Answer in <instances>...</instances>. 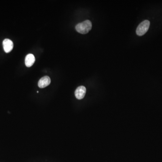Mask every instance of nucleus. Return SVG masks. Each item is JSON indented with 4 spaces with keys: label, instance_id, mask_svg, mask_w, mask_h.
Listing matches in <instances>:
<instances>
[{
    "label": "nucleus",
    "instance_id": "obj_4",
    "mask_svg": "<svg viewBox=\"0 0 162 162\" xmlns=\"http://www.w3.org/2000/svg\"><path fill=\"white\" fill-rule=\"evenodd\" d=\"M3 46L5 52L9 53L13 48V42L9 39H6L3 41Z\"/></svg>",
    "mask_w": 162,
    "mask_h": 162
},
{
    "label": "nucleus",
    "instance_id": "obj_1",
    "mask_svg": "<svg viewBox=\"0 0 162 162\" xmlns=\"http://www.w3.org/2000/svg\"><path fill=\"white\" fill-rule=\"evenodd\" d=\"M91 28L92 24L89 20H86L84 22L78 24L75 27L77 32L83 34L88 33L91 30Z\"/></svg>",
    "mask_w": 162,
    "mask_h": 162
},
{
    "label": "nucleus",
    "instance_id": "obj_6",
    "mask_svg": "<svg viewBox=\"0 0 162 162\" xmlns=\"http://www.w3.org/2000/svg\"><path fill=\"white\" fill-rule=\"evenodd\" d=\"M35 58L34 55L29 54L27 55L25 59V65L27 67H30L34 63Z\"/></svg>",
    "mask_w": 162,
    "mask_h": 162
},
{
    "label": "nucleus",
    "instance_id": "obj_3",
    "mask_svg": "<svg viewBox=\"0 0 162 162\" xmlns=\"http://www.w3.org/2000/svg\"><path fill=\"white\" fill-rule=\"evenodd\" d=\"M86 93V88L85 86H81L76 89L75 91V96L79 100H81L84 97Z\"/></svg>",
    "mask_w": 162,
    "mask_h": 162
},
{
    "label": "nucleus",
    "instance_id": "obj_5",
    "mask_svg": "<svg viewBox=\"0 0 162 162\" xmlns=\"http://www.w3.org/2000/svg\"><path fill=\"white\" fill-rule=\"evenodd\" d=\"M51 80L48 76H44L39 81L38 86L41 88H45L51 83Z\"/></svg>",
    "mask_w": 162,
    "mask_h": 162
},
{
    "label": "nucleus",
    "instance_id": "obj_2",
    "mask_svg": "<svg viewBox=\"0 0 162 162\" xmlns=\"http://www.w3.org/2000/svg\"><path fill=\"white\" fill-rule=\"evenodd\" d=\"M150 26V21L148 20H144L137 27L136 31V34L140 36H143L148 31Z\"/></svg>",
    "mask_w": 162,
    "mask_h": 162
}]
</instances>
